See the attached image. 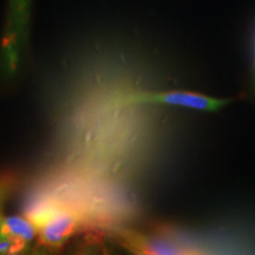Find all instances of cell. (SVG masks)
Wrapping results in <instances>:
<instances>
[{
	"mask_svg": "<svg viewBox=\"0 0 255 255\" xmlns=\"http://www.w3.org/2000/svg\"><path fill=\"white\" fill-rule=\"evenodd\" d=\"M30 245L11 235L0 233V255H13L26 253Z\"/></svg>",
	"mask_w": 255,
	"mask_h": 255,
	"instance_id": "cell-5",
	"label": "cell"
},
{
	"mask_svg": "<svg viewBox=\"0 0 255 255\" xmlns=\"http://www.w3.org/2000/svg\"><path fill=\"white\" fill-rule=\"evenodd\" d=\"M31 0H8L7 19L0 46V63L8 76L19 70L24 46L26 44Z\"/></svg>",
	"mask_w": 255,
	"mask_h": 255,
	"instance_id": "cell-1",
	"label": "cell"
},
{
	"mask_svg": "<svg viewBox=\"0 0 255 255\" xmlns=\"http://www.w3.org/2000/svg\"><path fill=\"white\" fill-rule=\"evenodd\" d=\"M14 184L15 180L12 175H0V228H1L2 221L5 219L4 209L6 201L11 195Z\"/></svg>",
	"mask_w": 255,
	"mask_h": 255,
	"instance_id": "cell-6",
	"label": "cell"
},
{
	"mask_svg": "<svg viewBox=\"0 0 255 255\" xmlns=\"http://www.w3.org/2000/svg\"><path fill=\"white\" fill-rule=\"evenodd\" d=\"M124 104H165L174 107H183L201 111H218L228 104V101L210 97L202 94L189 91L168 92H136L127 96Z\"/></svg>",
	"mask_w": 255,
	"mask_h": 255,
	"instance_id": "cell-2",
	"label": "cell"
},
{
	"mask_svg": "<svg viewBox=\"0 0 255 255\" xmlns=\"http://www.w3.org/2000/svg\"><path fill=\"white\" fill-rule=\"evenodd\" d=\"M78 228L79 219L75 213L57 209L39 226L38 239L44 247L56 250L71 240Z\"/></svg>",
	"mask_w": 255,
	"mask_h": 255,
	"instance_id": "cell-3",
	"label": "cell"
},
{
	"mask_svg": "<svg viewBox=\"0 0 255 255\" xmlns=\"http://www.w3.org/2000/svg\"><path fill=\"white\" fill-rule=\"evenodd\" d=\"M38 226L28 216H5L0 228V233L2 234L20 239L28 245H31L38 237Z\"/></svg>",
	"mask_w": 255,
	"mask_h": 255,
	"instance_id": "cell-4",
	"label": "cell"
}]
</instances>
